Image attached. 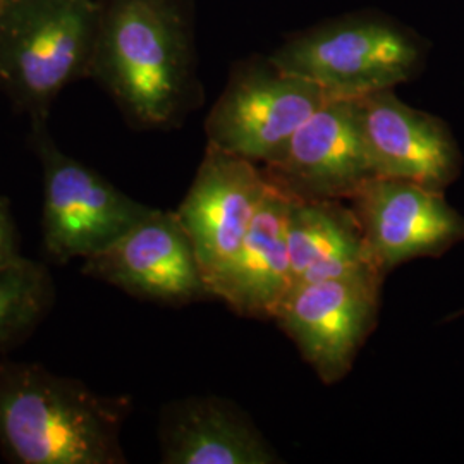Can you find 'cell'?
Here are the masks:
<instances>
[{"mask_svg": "<svg viewBox=\"0 0 464 464\" xmlns=\"http://www.w3.org/2000/svg\"><path fill=\"white\" fill-rule=\"evenodd\" d=\"M88 76L136 128L178 126L201 100L188 2H100Z\"/></svg>", "mask_w": 464, "mask_h": 464, "instance_id": "6da1fadb", "label": "cell"}, {"mask_svg": "<svg viewBox=\"0 0 464 464\" xmlns=\"http://www.w3.org/2000/svg\"><path fill=\"white\" fill-rule=\"evenodd\" d=\"M131 401L0 358V452L14 464H124Z\"/></svg>", "mask_w": 464, "mask_h": 464, "instance_id": "7a4b0ae2", "label": "cell"}, {"mask_svg": "<svg viewBox=\"0 0 464 464\" xmlns=\"http://www.w3.org/2000/svg\"><path fill=\"white\" fill-rule=\"evenodd\" d=\"M97 0H5L0 9V90L45 121L67 84L88 76Z\"/></svg>", "mask_w": 464, "mask_h": 464, "instance_id": "3957f363", "label": "cell"}, {"mask_svg": "<svg viewBox=\"0 0 464 464\" xmlns=\"http://www.w3.org/2000/svg\"><path fill=\"white\" fill-rule=\"evenodd\" d=\"M270 59L335 99H360L413 80L425 45L391 17L362 13L293 34Z\"/></svg>", "mask_w": 464, "mask_h": 464, "instance_id": "277c9868", "label": "cell"}, {"mask_svg": "<svg viewBox=\"0 0 464 464\" xmlns=\"http://www.w3.org/2000/svg\"><path fill=\"white\" fill-rule=\"evenodd\" d=\"M334 99L322 86L282 69L270 55L241 61L207 116V145L264 166Z\"/></svg>", "mask_w": 464, "mask_h": 464, "instance_id": "5b68a950", "label": "cell"}, {"mask_svg": "<svg viewBox=\"0 0 464 464\" xmlns=\"http://www.w3.org/2000/svg\"><path fill=\"white\" fill-rule=\"evenodd\" d=\"M34 145L44 176L42 245L57 264L97 255L151 210L66 155L45 121L34 122Z\"/></svg>", "mask_w": 464, "mask_h": 464, "instance_id": "8992f818", "label": "cell"}, {"mask_svg": "<svg viewBox=\"0 0 464 464\" xmlns=\"http://www.w3.org/2000/svg\"><path fill=\"white\" fill-rule=\"evenodd\" d=\"M381 272L293 284L274 314V322L298 346L324 383L344 379L373 329Z\"/></svg>", "mask_w": 464, "mask_h": 464, "instance_id": "52a82bcc", "label": "cell"}, {"mask_svg": "<svg viewBox=\"0 0 464 464\" xmlns=\"http://www.w3.org/2000/svg\"><path fill=\"white\" fill-rule=\"evenodd\" d=\"M268 191L264 169L207 145L203 160L178 207L212 296L227 276Z\"/></svg>", "mask_w": 464, "mask_h": 464, "instance_id": "ba28073f", "label": "cell"}, {"mask_svg": "<svg viewBox=\"0 0 464 464\" xmlns=\"http://www.w3.org/2000/svg\"><path fill=\"white\" fill-rule=\"evenodd\" d=\"M266 181L289 199H351L375 178L358 100L334 99L308 117L262 166Z\"/></svg>", "mask_w": 464, "mask_h": 464, "instance_id": "9c48e42d", "label": "cell"}, {"mask_svg": "<svg viewBox=\"0 0 464 464\" xmlns=\"http://www.w3.org/2000/svg\"><path fill=\"white\" fill-rule=\"evenodd\" d=\"M83 274L160 304L214 298L176 210L151 208L111 246L86 258Z\"/></svg>", "mask_w": 464, "mask_h": 464, "instance_id": "30bf717a", "label": "cell"}, {"mask_svg": "<svg viewBox=\"0 0 464 464\" xmlns=\"http://www.w3.org/2000/svg\"><path fill=\"white\" fill-rule=\"evenodd\" d=\"M377 266L439 256L464 241V217L423 184L375 176L349 199Z\"/></svg>", "mask_w": 464, "mask_h": 464, "instance_id": "8fae6325", "label": "cell"}, {"mask_svg": "<svg viewBox=\"0 0 464 464\" xmlns=\"http://www.w3.org/2000/svg\"><path fill=\"white\" fill-rule=\"evenodd\" d=\"M358 100L366 151L375 176L444 191L461 170V153L448 124L399 100L392 88Z\"/></svg>", "mask_w": 464, "mask_h": 464, "instance_id": "7c38bea8", "label": "cell"}, {"mask_svg": "<svg viewBox=\"0 0 464 464\" xmlns=\"http://www.w3.org/2000/svg\"><path fill=\"white\" fill-rule=\"evenodd\" d=\"M159 440L167 464H276L270 446L253 420L231 401L193 396L167 404Z\"/></svg>", "mask_w": 464, "mask_h": 464, "instance_id": "4fadbf2b", "label": "cell"}, {"mask_svg": "<svg viewBox=\"0 0 464 464\" xmlns=\"http://www.w3.org/2000/svg\"><path fill=\"white\" fill-rule=\"evenodd\" d=\"M287 210L289 198L268 184L266 198L216 293L237 315L272 320L293 287Z\"/></svg>", "mask_w": 464, "mask_h": 464, "instance_id": "5bb4252c", "label": "cell"}, {"mask_svg": "<svg viewBox=\"0 0 464 464\" xmlns=\"http://www.w3.org/2000/svg\"><path fill=\"white\" fill-rule=\"evenodd\" d=\"M287 246L293 284L383 274L368 249L358 217L339 199H289Z\"/></svg>", "mask_w": 464, "mask_h": 464, "instance_id": "9a60e30c", "label": "cell"}, {"mask_svg": "<svg viewBox=\"0 0 464 464\" xmlns=\"http://www.w3.org/2000/svg\"><path fill=\"white\" fill-rule=\"evenodd\" d=\"M55 303L49 268L23 256L0 266V354L34 334Z\"/></svg>", "mask_w": 464, "mask_h": 464, "instance_id": "2e32d148", "label": "cell"}, {"mask_svg": "<svg viewBox=\"0 0 464 464\" xmlns=\"http://www.w3.org/2000/svg\"><path fill=\"white\" fill-rule=\"evenodd\" d=\"M19 232L9 199L0 195V266H13L21 260Z\"/></svg>", "mask_w": 464, "mask_h": 464, "instance_id": "e0dca14e", "label": "cell"}, {"mask_svg": "<svg viewBox=\"0 0 464 464\" xmlns=\"http://www.w3.org/2000/svg\"><path fill=\"white\" fill-rule=\"evenodd\" d=\"M4 2H5V0H0V9H2V5H4Z\"/></svg>", "mask_w": 464, "mask_h": 464, "instance_id": "ac0fdd59", "label": "cell"}]
</instances>
